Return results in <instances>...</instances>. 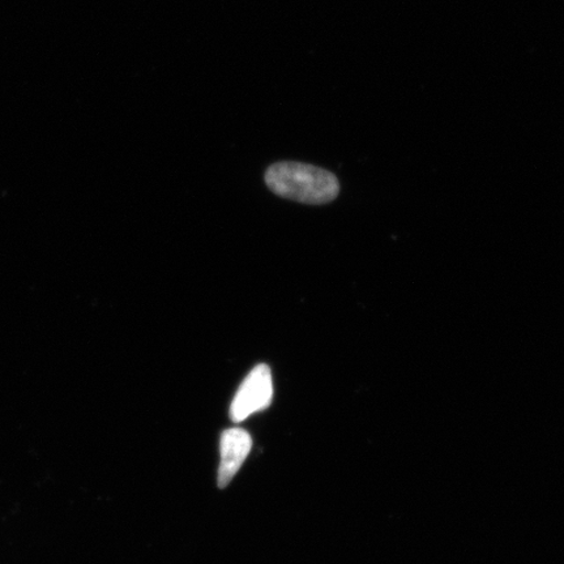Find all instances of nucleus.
<instances>
[{"instance_id": "obj_1", "label": "nucleus", "mask_w": 564, "mask_h": 564, "mask_svg": "<svg viewBox=\"0 0 564 564\" xmlns=\"http://www.w3.org/2000/svg\"><path fill=\"white\" fill-rule=\"evenodd\" d=\"M265 183L273 194L303 204H327L340 194L336 175L302 162H276L265 172Z\"/></svg>"}, {"instance_id": "obj_2", "label": "nucleus", "mask_w": 564, "mask_h": 564, "mask_svg": "<svg viewBox=\"0 0 564 564\" xmlns=\"http://www.w3.org/2000/svg\"><path fill=\"white\" fill-rule=\"evenodd\" d=\"M273 398V380L271 369L267 365H258L246 377L236 393L230 406L231 420L242 422L250 415L264 411L271 405Z\"/></svg>"}, {"instance_id": "obj_3", "label": "nucleus", "mask_w": 564, "mask_h": 564, "mask_svg": "<svg viewBox=\"0 0 564 564\" xmlns=\"http://www.w3.org/2000/svg\"><path fill=\"white\" fill-rule=\"evenodd\" d=\"M221 463L218 468V488L225 489L232 478L241 469L247 456H249L252 440L243 429L232 427L225 430L221 435Z\"/></svg>"}]
</instances>
